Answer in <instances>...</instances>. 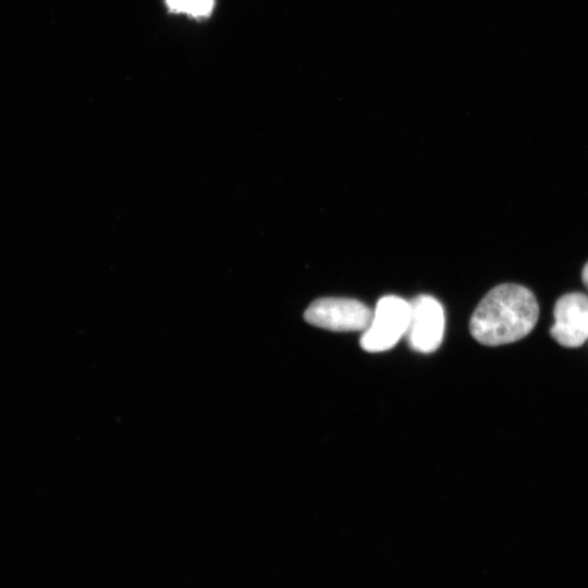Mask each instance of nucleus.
I'll list each match as a JSON object with an SVG mask.
<instances>
[{"label":"nucleus","instance_id":"1","mask_svg":"<svg viewBox=\"0 0 588 588\" xmlns=\"http://www.w3.org/2000/svg\"><path fill=\"white\" fill-rule=\"evenodd\" d=\"M538 317L539 305L528 287L502 283L481 298L470 317L469 331L486 346L510 344L528 335Z\"/></svg>","mask_w":588,"mask_h":588},{"label":"nucleus","instance_id":"2","mask_svg":"<svg viewBox=\"0 0 588 588\" xmlns=\"http://www.w3.org/2000/svg\"><path fill=\"white\" fill-rule=\"evenodd\" d=\"M411 317V304L402 297H381L369 326L360 338V346L369 353L388 351L406 334Z\"/></svg>","mask_w":588,"mask_h":588},{"label":"nucleus","instance_id":"3","mask_svg":"<svg viewBox=\"0 0 588 588\" xmlns=\"http://www.w3.org/2000/svg\"><path fill=\"white\" fill-rule=\"evenodd\" d=\"M371 318L372 311L364 303L343 297L317 298L304 313L309 324L330 331H364Z\"/></svg>","mask_w":588,"mask_h":588},{"label":"nucleus","instance_id":"4","mask_svg":"<svg viewBox=\"0 0 588 588\" xmlns=\"http://www.w3.org/2000/svg\"><path fill=\"white\" fill-rule=\"evenodd\" d=\"M409 304L411 317L405 334L407 343L418 353H432L443 339L445 322L443 307L430 295H418Z\"/></svg>","mask_w":588,"mask_h":588},{"label":"nucleus","instance_id":"5","mask_svg":"<svg viewBox=\"0 0 588 588\" xmlns=\"http://www.w3.org/2000/svg\"><path fill=\"white\" fill-rule=\"evenodd\" d=\"M551 336L562 346L576 348L588 340V295L572 292L560 296L553 308Z\"/></svg>","mask_w":588,"mask_h":588},{"label":"nucleus","instance_id":"6","mask_svg":"<svg viewBox=\"0 0 588 588\" xmlns=\"http://www.w3.org/2000/svg\"><path fill=\"white\" fill-rule=\"evenodd\" d=\"M170 12L185 13L192 17H208L215 7V0H164Z\"/></svg>","mask_w":588,"mask_h":588},{"label":"nucleus","instance_id":"7","mask_svg":"<svg viewBox=\"0 0 588 588\" xmlns=\"http://www.w3.org/2000/svg\"><path fill=\"white\" fill-rule=\"evenodd\" d=\"M581 280H583L584 285L588 290V261L586 262V265L584 266L581 270Z\"/></svg>","mask_w":588,"mask_h":588}]
</instances>
